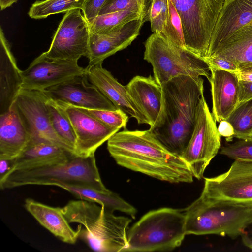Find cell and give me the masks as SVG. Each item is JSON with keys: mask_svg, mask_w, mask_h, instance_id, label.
I'll list each match as a JSON object with an SVG mask.
<instances>
[{"mask_svg": "<svg viewBox=\"0 0 252 252\" xmlns=\"http://www.w3.org/2000/svg\"><path fill=\"white\" fill-rule=\"evenodd\" d=\"M128 93L152 126L159 114L162 104L161 86L155 78L137 75L126 86Z\"/></svg>", "mask_w": 252, "mask_h": 252, "instance_id": "23", "label": "cell"}, {"mask_svg": "<svg viewBox=\"0 0 252 252\" xmlns=\"http://www.w3.org/2000/svg\"><path fill=\"white\" fill-rule=\"evenodd\" d=\"M201 194L219 200L252 202V161L235 160L226 172L205 178Z\"/></svg>", "mask_w": 252, "mask_h": 252, "instance_id": "12", "label": "cell"}, {"mask_svg": "<svg viewBox=\"0 0 252 252\" xmlns=\"http://www.w3.org/2000/svg\"><path fill=\"white\" fill-rule=\"evenodd\" d=\"M80 9L65 13L55 32L48 51L40 56L49 60L77 62L88 54L90 30Z\"/></svg>", "mask_w": 252, "mask_h": 252, "instance_id": "10", "label": "cell"}, {"mask_svg": "<svg viewBox=\"0 0 252 252\" xmlns=\"http://www.w3.org/2000/svg\"><path fill=\"white\" fill-rule=\"evenodd\" d=\"M240 236L244 246L252 250V220L245 227Z\"/></svg>", "mask_w": 252, "mask_h": 252, "instance_id": "40", "label": "cell"}, {"mask_svg": "<svg viewBox=\"0 0 252 252\" xmlns=\"http://www.w3.org/2000/svg\"><path fill=\"white\" fill-rule=\"evenodd\" d=\"M225 1L227 0H225Z\"/></svg>", "mask_w": 252, "mask_h": 252, "instance_id": "46", "label": "cell"}, {"mask_svg": "<svg viewBox=\"0 0 252 252\" xmlns=\"http://www.w3.org/2000/svg\"><path fill=\"white\" fill-rule=\"evenodd\" d=\"M186 235L184 209L150 211L128 230L126 252L171 251L181 245Z\"/></svg>", "mask_w": 252, "mask_h": 252, "instance_id": "6", "label": "cell"}, {"mask_svg": "<svg viewBox=\"0 0 252 252\" xmlns=\"http://www.w3.org/2000/svg\"><path fill=\"white\" fill-rule=\"evenodd\" d=\"M216 122L203 95L197 106L191 138L181 156L193 177L198 180L202 178L206 167L221 147V136Z\"/></svg>", "mask_w": 252, "mask_h": 252, "instance_id": "9", "label": "cell"}, {"mask_svg": "<svg viewBox=\"0 0 252 252\" xmlns=\"http://www.w3.org/2000/svg\"><path fill=\"white\" fill-rule=\"evenodd\" d=\"M210 68L212 114L220 123L227 120L238 104L239 79L235 72Z\"/></svg>", "mask_w": 252, "mask_h": 252, "instance_id": "18", "label": "cell"}, {"mask_svg": "<svg viewBox=\"0 0 252 252\" xmlns=\"http://www.w3.org/2000/svg\"><path fill=\"white\" fill-rule=\"evenodd\" d=\"M211 56L229 60L239 70L252 66V20L218 44L207 57Z\"/></svg>", "mask_w": 252, "mask_h": 252, "instance_id": "24", "label": "cell"}, {"mask_svg": "<svg viewBox=\"0 0 252 252\" xmlns=\"http://www.w3.org/2000/svg\"><path fill=\"white\" fill-rule=\"evenodd\" d=\"M46 105L54 130L74 152L76 135L72 124L64 109L60 103L47 96Z\"/></svg>", "mask_w": 252, "mask_h": 252, "instance_id": "27", "label": "cell"}, {"mask_svg": "<svg viewBox=\"0 0 252 252\" xmlns=\"http://www.w3.org/2000/svg\"><path fill=\"white\" fill-rule=\"evenodd\" d=\"M227 120L234 128V138L249 139L252 132V98L239 104Z\"/></svg>", "mask_w": 252, "mask_h": 252, "instance_id": "30", "label": "cell"}, {"mask_svg": "<svg viewBox=\"0 0 252 252\" xmlns=\"http://www.w3.org/2000/svg\"><path fill=\"white\" fill-rule=\"evenodd\" d=\"M43 92L53 100L79 108L115 110V106L94 85L85 73L50 87Z\"/></svg>", "mask_w": 252, "mask_h": 252, "instance_id": "13", "label": "cell"}, {"mask_svg": "<svg viewBox=\"0 0 252 252\" xmlns=\"http://www.w3.org/2000/svg\"><path fill=\"white\" fill-rule=\"evenodd\" d=\"M107 0H86L81 10L88 22L99 15Z\"/></svg>", "mask_w": 252, "mask_h": 252, "instance_id": "36", "label": "cell"}, {"mask_svg": "<svg viewBox=\"0 0 252 252\" xmlns=\"http://www.w3.org/2000/svg\"><path fill=\"white\" fill-rule=\"evenodd\" d=\"M159 35L176 46L187 49L181 18L170 0L166 24Z\"/></svg>", "mask_w": 252, "mask_h": 252, "instance_id": "31", "label": "cell"}, {"mask_svg": "<svg viewBox=\"0 0 252 252\" xmlns=\"http://www.w3.org/2000/svg\"><path fill=\"white\" fill-rule=\"evenodd\" d=\"M24 206L42 226L62 241L74 244L79 238L82 225L74 230L61 208L50 206L31 198L25 200Z\"/></svg>", "mask_w": 252, "mask_h": 252, "instance_id": "21", "label": "cell"}, {"mask_svg": "<svg viewBox=\"0 0 252 252\" xmlns=\"http://www.w3.org/2000/svg\"><path fill=\"white\" fill-rule=\"evenodd\" d=\"M86 0H37L30 7L29 16L32 19H41L57 13H66L75 9H82Z\"/></svg>", "mask_w": 252, "mask_h": 252, "instance_id": "29", "label": "cell"}, {"mask_svg": "<svg viewBox=\"0 0 252 252\" xmlns=\"http://www.w3.org/2000/svg\"><path fill=\"white\" fill-rule=\"evenodd\" d=\"M151 1L152 0H107L99 15L127 10L139 13L146 17Z\"/></svg>", "mask_w": 252, "mask_h": 252, "instance_id": "34", "label": "cell"}, {"mask_svg": "<svg viewBox=\"0 0 252 252\" xmlns=\"http://www.w3.org/2000/svg\"><path fill=\"white\" fill-rule=\"evenodd\" d=\"M187 235L216 234L235 239L252 220V202H237L201 194L184 209Z\"/></svg>", "mask_w": 252, "mask_h": 252, "instance_id": "4", "label": "cell"}, {"mask_svg": "<svg viewBox=\"0 0 252 252\" xmlns=\"http://www.w3.org/2000/svg\"><path fill=\"white\" fill-rule=\"evenodd\" d=\"M144 45V59L151 64L154 77L159 85L179 75L203 76L210 80L208 64L189 50L176 46L154 33Z\"/></svg>", "mask_w": 252, "mask_h": 252, "instance_id": "7", "label": "cell"}, {"mask_svg": "<svg viewBox=\"0 0 252 252\" xmlns=\"http://www.w3.org/2000/svg\"><path fill=\"white\" fill-rule=\"evenodd\" d=\"M236 73L240 80L252 82V72L238 70Z\"/></svg>", "mask_w": 252, "mask_h": 252, "instance_id": "42", "label": "cell"}, {"mask_svg": "<svg viewBox=\"0 0 252 252\" xmlns=\"http://www.w3.org/2000/svg\"><path fill=\"white\" fill-rule=\"evenodd\" d=\"M58 103L64 109L73 126L76 138L74 147L76 156L86 157L94 155L97 149L119 130L105 125L78 107Z\"/></svg>", "mask_w": 252, "mask_h": 252, "instance_id": "15", "label": "cell"}, {"mask_svg": "<svg viewBox=\"0 0 252 252\" xmlns=\"http://www.w3.org/2000/svg\"><path fill=\"white\" fill-rule=\"evenodd\" d=\"M239 86L238 104L252 98V82H247L239 80Z\"/></svg>", "mask_w": 252, "mask_h": 252, "instance_id": "38", "label": "cell"}, {"mask_svg": "<svg viewBox=\"0 0 252 252\" xmlns=\"http://www.w3.org/2000/svg\"><path fill=\"white\" fill-rule=\"evenodd\" d=\"M204 59L210 68L235 72L239 70L238 66L229 60L213 56L206 57Z\"/></svg>", "mask_w": 252, "mask_h": 252, "instance_id": "37", "label": "cell"}, {"mask_svg": "<svg viewBox=\"0 0 252 252\" xmlns=\"http://www.w3.org/2000/svg\"><path fill=\"white\" fill-rule=\"evenodd\" d=\"M22 70L18 68L10 46L0 28V114L9 111L22 85Z\"/></svg>", "mask_w": 252, "mask_h": 252, "instance_id": "19", "label": "cell"}, {"mask_svg": "<svg viewBox=\"0 0 252 252\" xmlns=\"http://www.w3.org/2000/svg\"><path fill=\"white\" fill-rule=\"evenodd\" d=\"M169 0H152L145 22H150L153 33L160 35L165 27Z\"/></svg>", "mask_w": 252, "mask_h": 252, "instance_id": "33", "label": "cell"}, {"mask_svg": "<svg viewBox=\"0 0 252 252\" xmlns=\"http://www.w3.org/2000/svg\"><path fill=\"white\" fill-rule=\"evenodd\" d=\"M182 21L186 48L204 58L225 0H170Z\"/></svg>", "mask_w": 252, "mask_h": 252, "instance_id": "8", "label": "cell"}, {"mask_svg": "<svg viewBox=\"0 0 252 252\" xmlns=\"http://www.w3.org/2000/svg\"><path fill=\"white\" fill-rule=\"evenodd\" d=\"M19 0H0V10H3L11 6L13 4L16 3Z\"/></svg>", "mask_w": 252, "mask_h": 252, "instance_id": "43", "label": "cell"}, {"mask_svg": "<svg viewBox=\"0 0 252 252\" xmlns=\"http://www.w3.org/2000/svg\"><path fill=\"white\" fill-rule=\"evenodd\" d=\"M250 139H252V133H251V136H250Z\"/></svg>", "mask_w": 252, "mask_h": 252, "instance_id": "45", "label": "cell"}, {"mask_svg": "<svg viewBox=\"0 0 252 252\" xmlns=\"http://www.w3.org/2000/svg\"><path fill=\"white\" fill-rule=\"evenodd\" d=\"M86 73V68L77 62L49 60L40 55L24 70H22V88L43 91Z\"/></svg>", "mask_w": 252, "mask_h": 252, "instance_id": "14", "label": "cell"}, {"mask_svg": "<svg viewBox=\"0 0 252 252\" xmlns=\"http://www.w3.org/2000/svg\"><path fill=\"white\" fill-rule=\"evenodd\" d=\"M218 130L220 136L225 137L227 142L232 141L234 138V128L227 120H222L220 122Z\"/></svg>", "mask_w": 252, "mask_h": 252, "instance_id": "39", "label": "cell"}, {"mask_svg": "<svg viewBox=\"0 0 252 252\" xmlns=\"http://www.w3.org/2000/svg\"><path fill=\"white\" fill-rule=\"evenodd\" d=\"M13 161L14 159H0V179L11 169Z\"/></svg>", "mask_w": 252, "mask_h": 252, "instance_id": "41", "label": "cell"}, {"mask_svg": "<svg viewBox=\"0 0 252 252\" xmlns=\"http://www.w3.org/2000/svg\"><path fill=\"white\" fill-rule=\"evenodd\" d=\"M219 153L234 160L252 161V139H239L222 146Z\"/></svg>", "mask_w": 252, "mask_h": 252, "instance_id": "35", "label": "cell"}, {"mask_svg": "<svg viewBox=\"0 0 252 252\" xmlns=\"http://www.w3.org/2000/svg\"><path fill=\"white\" fill-rule=\"evenodd\" d=\"M144 17L129 22L104 33L90 32L88 66L102 63L103 61L118 51L130 45L137 37L145 22Z\"/></svg>", "mask_w": 252, "mask_h": 252, "instance_id": "16", "label": "cell"}, {"mask_svg": "<svg viewBox=\"0 0 252 252\" xmlns=\"http://www.w3.org/2000/svg\"><path fill=\"white\" fill-rule=\"evenodd\" d=\"M30 141V136L13 106L0 114V159L16 158Z\"/></svg>", "mask_w": 252, "mask_h": 252, "instance_id": "22", "label": "cell"}, {"mask_svg": "<svg viewBox=\"0 0 252 252\" xmlns=\"http://www.w3.org/2000/svg\"><path fill=\"white\" fill-rule=\"evenodd\" d=\"M79 108L110 127L118 129L122 127L126 129L129 117L126 113L120 109L108 110Z\"/></svg>", "mask_w": 252, "mask_h": 252, "instance_id": "32", "label": "cell"}, {"mask_svg": "<svg viewBox=\"0 0 252 252\" xmlns=\"http://www.w3.org/2000/svg\"><path fill=\"white\" fill-rule=\"evenodd\" d=\"M46 99L47 95L42 91L22 89L12 105L30 136L29 144L51 143L75 154L74 151L54 130L47 108Z\"/></svg>", "mask_w": 252, "mask_h": 252, "instance_id": "11", "label": "cell"}, {"mask_svg": "<svg viewBox=\"0 0 252 252\" xmlns=\"http://www.w3.org/2000/svg\"><path fill=\"white\" fill-rule=\"evenodd\" d=\"M57 183L109 190L103 184L94 155H74L67 161L28 169L16 170L0 179L1 190L29 185L53 186Z\"/></svg>", "mask_w": 252, "mask_h": 252, "instance_id": "5", "label": "cell"}, {"mask_svg": "<svg viewBox=\"0 0 252 252\" xmlns=\"http://www.w3.org/2000/svg\"><path fill=\"white\" fill-rule=\"evenodd\" d=\"M57 186L68 191L79 199L96 202L109 209L124 212L134 219L137 210L132 205L123 199L118 194L110 190L102 192L83 186L57 183Z\"/></svg>", "mask_w": 252, "mask_h": 252, "instance_id": "26", "label": "cell"}, {"mask_svg": "<svg viewBox=\"0 0 252 252\" xmlns=\"http://www.w3.org/2000/svg\"><path fill=\"white\" fill-rule=\"evenodd\" d=\"M142 17L145 16L130 11H120L99 15L88 23L90 32L100 34L110 32Z\"/></svg>", "mask_w": 252, "mask_h": 252, "instance_id": "28", "label": "cell"}, {"mask_svg": "<svg viewBox=\"0 0 252 252\" xmlns=\"http://www.w3.org/2000/svg\"><path fill=\"white\" fill-rule=\"evenodd\" d=\"M239 70L252 72V66L242 68L239 69Z\"/></svg>", "mask_w": 252, "mask_h": 252, "instance_id": "44", "label": "cell"}, {"mask_svg": "<svg viewBox=\"0 0 252 252\" xmlns=\"http://www.w3.org/2000/svg\"><path fill=\"white\" fill-rule=\"evenodd\" d=\"M107 149L119 165L172 183H191L192 173L180 156L165 149L149 130L117 132Z\"/></svg>", "mask_w": 252, "mask_h": 252, "instance_id": "2", "label": "cell"}, {"mask_svg": "<svg viewBox=\"0 0 252 252\" xmlns=\"http://www.w3.org/2000/svg\"><path fill=\"white\" fill-rule=\"evenodd\" d=\"M74 155H76L51 143L29 144L21 154L14 159L12 168L7 173L63 162Z\"/></svg>", "mask_w": 252, "mask_h": 252, "instance_id": "25", "label": "cell"}, {"mask_svg": "<svg viewBox=\"0 0 252 252\" xmlns=\"http://www.w3.org/2000/svg\"><path fill=\"white\" fill-rule=\"evenodd\" d=\"M99 63L86 68V74L90 83L97 89L115 106L127 115L135 118L139 124L149 125V121L123 86L111 73Z\"/></svg>", "mask_w": 252, "mask_h": 252, "instance_id": "17", "label": "cell"}, {"mask_svg": "<svg viewBox=\"0 0 252 252\" xmlns=\"http://www.w3.org/2000/svg\"><path fill=\"white\" fill-rule=\"evenodd\" d=\"M252 20V0H227L218 16L208 53L222 40Z\"/></svg>", "mask_w": 252, "mask_h": 252, "instance_id": "20", "label": "cell"}, {"mask_svg": "<svg viewBox=\"0 0 252 252\" xmlns=\"http://www.w3.org/2000/svg\"><path fill=\"white\" fill-rule=\"evenodd\" d=\"M61 209L69 223L84 226L79 238L93 251L126 252L130 218L117 216L103 205L82 199L69 201Z\"/></svg>", "mask_w": 252, "mask_h": 252, "instance_id": "3", "label": "cell"}, {"mask_svg": "<svg viewBox=\"0 0 252 252\" xmlns=\"http://www.w3.org/2000/svg\"><path fill=\"white\" fill-rule=\"evenodd\" d=\"M203 83L201 77L179 75L161 85V110L149 130L165 149L181 157L193 131Z\"/></svg>", "mask_w": 252, "mask_h": 252, "instance_id": "1", "label": "cell"}]
</instances>
